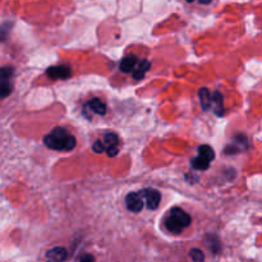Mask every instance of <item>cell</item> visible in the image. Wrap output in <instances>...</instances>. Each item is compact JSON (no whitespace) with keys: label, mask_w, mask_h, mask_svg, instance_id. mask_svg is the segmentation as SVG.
Returning a JSON list of instances; mask_svg holds the SVG:
<instances>
[{"label":"cell","mask_w":262,"mask_h":262,"mask_svg":"<svg viewBox=\"0 0 262 262\" xmlns=\"http://www.w3.org/2000/svg\"><path fill=\"white\" fill-rule=\"evenodd\" d=\"M43 145L56 151H72L77 145L74 136L61 127H56L43 137Z\"/></svg>","instance_id":"1"},{"label":"cell","mask_w":262,"mask_h":262,"mask_svg":"<svg viewBox=\"0 0 262 262\" xmlns=\"http://www.w3.org/2000/svg\"><path fill=\"white\" fill-rule=\"evenodd\" d=\"M191 216L181 207H173L165 220V227L173 234H181L186 228L191 225Z\"/></svg>","instance_id":"2"},{"label":"cell","mask_w":262,"mask_h":262,"mask_svg":"<svg viewBox=\"0 0 262 262\" xmlns=\"http://www.w3.org/2000/svg\"><path fill=\"white\" fill-rule=\"evenodd\" d=\"M12 76V67H3V68H0V99L9 96L10 92H12V84H10Z\"/></svg>","instance_id":"3"},{"label":"cell","mask_w":262,"mask_h":262,"mask_svg":"<svg viewBox=\"0 0 262 262\" xmlns=\"http://www.w3.org/2000/svg\"><path fill=\"white\" fill-rule=\"evenodd\" d=\"M138 196H140L142 200L143 199L146 200V205H147V207L150 210H156L159 207V205H160V201H161L160 192L156 191V189L154 188L142 189V191L138 193Z\"/></svg>","instance_id":"4"},{"label":"cell","mask_w":262,"mask_h":262,"mask_svg":"<svg viewBox=\"0 0 262 262\" xmlns=\"http://www.w3.org/2000/svg\"><path fill=\"white\" fill-rule=\"evenodd\" d=\"M46 74L50 79H67L71 76V68L68 66H55L46 69Z\"/></svg>","instance_id":"5"},{"label":"cell","mask_w":262,"mask_h":262,"mask_svg":"<svg viewBox=\"0 0 262 262\" xmlns=\"http://www.w3.org/2000/svg\"><path fill=\"white\" fill-rule=\"evenodd\" d=\"M125 206H127V209L129 210L130 212L137 214V212L142 211L143 200L138 196V193L132 192V193L127 194V197H125Z\"/></svg>","instance_id":"6"},{"label":"cell","mask_w":262,"mask_h":262,"mask_svg":"<svg viewBox=\"0 0 262 262\" xmlns=\"http://www.w3.org/2000/svg\"><path fill=\"white\" fill-rule=\"evenodd\" d=\"M137 63H138L137 56L133 55V54H130V55L125 56V58L123 59L122 61H120L119 68H120V71L123 72V73H129V72L135 71Z\"/></svg>","instance_id":"7"},{"label":"cell","mask_w":262,"mask_h":262,"mask_svg":"<svg viewBox=\"0 0 262 262\" xmlns=\"http://www.w3.org/2000/svg\"><path fill=\"white\" fill-rule=\"evenodd\" d=\"M67 256H68V253H67L66 248H63V247H55V248H53V250H50L46 252V257L50 258V260H53V262L66 261Z\"/></svg>","instance_id":"8"},{"label":"cell","mask_w":262,"mask_h":262,"mask_svg":"<svg viewBox=\"0 0 262 262\" xmlns=\"http://www.w3.org/2000/svg\"><path fill=\"white\" fill-rule=\"evenodd\" d=\"M199 97H200V101H201L202 109H204L205 112H207V110L211 109V105H212L211 94H210L209 89H206V87H202V89H200Z\"/></svg>","instance_id":"9"},{"label":"cell","mask_w":262,"mask_h":262,"mask_svg":"<svg viewBox=\"0 0 262 262\" xmlns=\"http://www.w3.org/2000/svg\"><path fill=\"white\" fill-rule=\"evenodd\" d=\"M87 106H89L90 109L95 113V114H99V115L106 114V105H105L104 102L99 99L90 100L89 104H87Z\"/></svg>","instance_id":"10"},{"label":"cell","mask_w":262,"mask_h":262,"mask_svg":"<svg viewBox=\"0 0 262 262\" xmlns=\"http://www.w3.org/2000/svg\"><path fill=\"white\" fill-rule=\"evenodd\" d=\"M211 102H214L215 105H216V107H215V114L217 115V117H222L223 114H224V107H223V95L220 94L219 91L214 92V94L211 95Z\"/></svg>","instance_id":"11"},{"label":"cell","mask_w":262,"mask_h":262,"mask_svg":"<svg viewBox=\"0 0 262 262\" xmlns=\"http://www.w3.org/2000/svg\"><path fill=\"white\" fill-rule=\"evenodd\" d=\"M199 154H200V158L205 159V160H207L210 163L211 160H214L215 158V154H214V150L211 148V146L209 145H202L199 147Z\"/></svg>","instance_id":"12"},{"label":"cell","mask_w":262,"mask_h":262,"mask_svg":"<svg viewBox=\"0 0 262 262\" xmlns=\"http://www.w3.org/2000/svg\"><path fill=\"white\" fill-rule=\"evenodd\" d=\"M191 165H192V168L196 169V170H207V169L210 168L209 161L205 160V159H202V158H200V156L192 159Z\"/></svg>","instance_id":"13"},{"label":"cell","mask_w":262,"mask_h":262,"mask_svg":"<svg viewBox=\"0 0 262 262\" xmlns=\"http://www.w3.org/2000/svg\"><path fill=\"white\" fill-rule=\"evenodd\" d=\"M118 142H119V138L115 133H107L105 135V148L107 147H118Z\"/></svg>","instance_id":"14"},{"label":"cell","mask_w":262,"mask_h":262,"mask_svg":"<svg viewBox=\"0 0 262 262\" xmlns=\"http://www.w3.org/2000/svg\"><path fill=\"white\" fill-rule=\"evenodd\" d=\"M189 257H191L194 262H202L205 260L204 252H202L201 250H199V248H192V250L189 251Z\"/></svg>","instance_id":"15"},{"label":"cell","mask_w":262,"mask_h":262,"mask_svg":"<svg viewBox=\"0 0 262 262\" xmlns=\"http://www.w3.org/2000/svg\"><path fill=\"white\" fill-rule=\"evenodd\" d=\"M92 150H94V152L96 154H102L105 151L104 142H101V141H96V142L94 143V146H92Z\"/></svg>","instance_id":"16"},{"label":"cell","mask_w":262,"mask_h":262,"mask_svg":"<svg viewBox=\"0 0 262 262\" xmlns=\"http://www.w3.org/2000/svg\"><path fill=\"white\" fill-rule=\"evenodd\" d=\"M105 151L107 152V156H110V158H114V156L118 154V147H107V148H105Z\"/></svg>","instance_id":"17"},{"label":"cell","mask_w":262,"mask_h":262,"mask_svg":"<svg viewBox=\"0 0 262 262\" xmlns=\"http://www.w3.org/2000/svg\"><path fill=\"white\" fill-rule=\"evenodd\" d=\"M79 262H95L94 256L91 255H83L81 258H79Z\"/></svg>","instance_id":"18"}]
</instances>
